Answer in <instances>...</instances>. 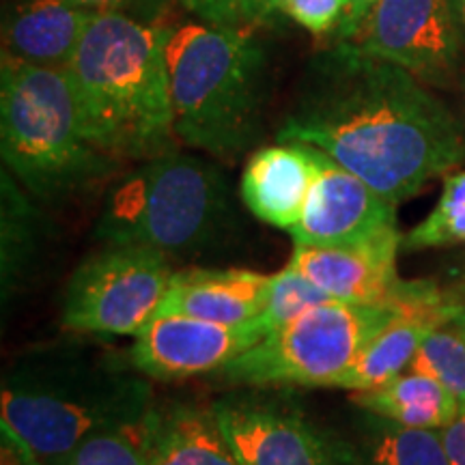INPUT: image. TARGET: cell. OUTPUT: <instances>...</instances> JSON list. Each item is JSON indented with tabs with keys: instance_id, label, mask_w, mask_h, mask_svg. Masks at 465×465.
Instances as JSON below:
<instances>
[{
	"instance_id": "cell-1",
	"label": "cell",
	"mask_w": 465,
	"mask_h": 465,
	"mask_svg": "<svg viewBox=\"0 0 465 465\" xmlns=\"http://www.w3.org/2000/svg\"><path fill=\"white\" fill-rule=\"evenodd\" d=\"M276 138L317 147L394 205L465 164L457 113L414 74L351 42L319 52Z\"/></svg>"
},
{
	"instance_id": "cell-2",
	"label": "cell",
	"mask_w": 465,
	"mask_h": 465,
	"mask_svg": "<svg viewBox=\"0 0 465 465\" xmlns=\"http://www.w3.org/2000/svg\"><path fill=\"white\" fill-rule=\"evenodd\" d=\"M153 388L95 342H52L14 360L3 380V435L25 465H58L104 429L141 420Z\"/></svg>"
},
{
	"instance_id": "cell-3",
	"label": "cell",
	"mask_w": 465,
	"mask_h": 465,
	"mask_svg": "<svg viewBox=\"0 0 465 465\" xmlns=\"http://www.w3.org/2000/svg\"><path fill=\"white\" fill-rule=\"evenodd\" d=\"M86 136L114 162L174 151L166 28L97 11L67 65Z\"/></svg>"
},
{
	"instance_id": "cell-4",
	"label": "cell",
	"mask_w": 465,
	"mask_h": 465,
	"mask_svg": "<svg viewBox=\"0 0 465 465\" xmlns=\"http://www.w3.org/2000/svg\"><path fill=\"white\" fill-rule=\"evenodd\" d=\"M177 141L232 160L261 136L265 54L246 33L205 22L166 28Z\"/></svg>"
},
{
	"instance_id": "cell-5",
	"label": "cell",
	"mask_w": 465,
	"mask_h": 465,
	"mask_svg": "<svg viewBox=\"0 0 465 465\" xmlns=\"http://www.w3.org/2000/svg\"><path fill=\"white\" fill-rule=\"evenodd\" d=\"M0 149L17 183L48 203L72 199L116 166L86 136L65 69L7 56L0 67Z\"/></svg>"
},
{
	"instance_id": "cell-6",
	"label": "cell",
	"mask_w": 465,
	"mask_h": 465,
	"mask_svg": "<svg viewBox=\"0 0 465 465\" xmlns=\"http://www.w3.org/2000/svg\"><path fill=\"white\" fill-rule=\"evenodd\" d=\"M232 196L213 162L177 149L138 162L110 185L95 223L102 243H134L166 257H194L232 226Z\"/></svg>"
},
{
	"instance_id": "cell-7",
	"label": "cell",
	"mask_w": 465,
	"mask_h": 465,
	"mask_svg": "<svg viewBox=\"0 0 465 465\" xmlns=\"http://www.w3.org/2000/svg\"><path fill=\"white\" fill-rule=\"evenodd\" d=\"M403 311L435 308L325 302L267 334L220 373L232 386L330 388Z\"/></svg>"
},
{
	"instance_id": "cell-8",
	"label": "cell",
	"mask_w": 465,
	"mask_h": 465,
	"mask_svg": "<svg viewBox=\"0 0 465 465\" xmlns=\"http://www.w3.org/2000/svg\"><path fill=\"white\" fill-rule=\"evenodd\" d=\"M168 259L153 248L104 243L69 276L63 328L93 336H136L158 312L173 281Z\"/></svg>"
},
{
	"instance_id": "cell-9",
	"label": "cell",
	"mask_w": 465,
	"mask_h": 465,
	"mask_svg": "<svg viewBox=\"0 0 465 465\" xmlns=\"http://www.w3.org/2000/svg\"><path fill=\"white\" fill-rule=\"evenodd\" d=\"M212 411L240 465H360L353 440L267 388L242 386L213 401Z\"/></svg>"
},
{
	"instance_id": "cell-10",
	"label": "cell",
	"mask_w": 465,
	"mask_h": 465,
	"mask_svg": "<svg viewBox=\"0 0 465 465\" xmlns=\"http://www.w3.org/2000/svg\"><path fill=\"white\" fill-rule=\"evenodd\" d=\"M403 235L392 229L375 240L349 246L295 243L289 267L304 274L332 300L349 304L440 308L449 304L444 287L433 281H403L397 254Z\"/></svg>"
},
{
	"instance_id": "cell-11",
	"label": "cell",
	"mask_w": 465,
	"mask_h": 465,
	"mask_svg": "<svg viewBox=\"0 0 465 465\" xmlns=\"http://www.w3.org/2000/svg\"><path fill=\"white\" fill-rule=\"evenodd\" d=\"M431 86L461 80L465 45L450 0H380L351 42Z\"/></svg>"
},
{
	"instance_id": "cell-12",
	"label": "cell",
	"mask_w": 465,
	"mask_h": 465,
	"mask_svg": "<svg viewBox=\"0 0 465 465\" xmlns=\"http://www.w3.org/2000/svg\"><path fill=\"white\" fill-rule=\"evenodd\" d=\"M261 339H265V332L254 319L223 325L166 315L153 317L134 336L127 358L138 373L151 380H185L223 371Z\"/></svg>"
},
{
	"instance_id": "cell-13",
	"label": "cell",
	"mask_w": 465,
	"mask_h": 465,
	"mask_svg": "<svg viewBox=\"0 0 465 465\" xmlns=\"http://www.w3.org/2000/svg\"><path fill=\"white\" fill-rule=\"evenodd\" d=\"M315 151V179L302 220L289 231L302 246H349L397 229V205L347 171L328 153Z\"/></svg>"
},
{
	"instance_id": "cell-14",
	"label": "cell",
	"mask_w": 465,
	"mask_h": 465,
	"mask_svg": "<svg viewBox=\"0 0 465 465\" xmlns=\"http://www.w3.org/2000/svg\"><path fill=\"white\" fill-rule=\"evenodd\" d=\"M312 179L315 151L311 144L278 143L250 155L240 194L254 218L289 232L302 220Z\"/></svg>"
},
{
	"instance_id": "cell-15",
	"label": "cell",
	"mask_w": 465,
	"mask_h": 465,
	"mask_svg": "<svg viewBox=\"0 0 465 465\" xmlns=\"http://www.w3.org/2000/svg\"><path fill=\"white\" fill-rule=\"evenodd\" d=\"M272 276L252 270H192L174 272L153 317L183 315L203 322L240 325L263 311Z\"/></svg>"
},
{
	"instance_id": "cell-16",
	"label": "cell",
	"mask_w": 465,
	"mask_h": 465,
	"mask_svg": "<svg viewBox=\"0 0 465 465\" xmlns=\"http://www.w3.org/2000/svg\"><path fill=\"white\" fill-rule=\"evenodd\" d=\"M95 14L72 0H15L3 20V56L67 69Z\"/></svg>"
},
{
	"instance_id": "cell-17",
	"label": "cell",
	"mask_w": 465,
	"mask_h": 465,
	"mask_svg": "<svg viewBox=\"0 0 465 465\" xmlns=\"http://www.w3.org/2000/svg\"><path fill=\"white\" fill-rule=\"evenodd\" d=\"M455 306L450 304L435 311H403L362 349L353 364L342 371L330 388L353 392L373 391L410 371L422 341L433 328L450 322Z\"/></svg>"
},
{
	"instance_id": "cell-18",
	"label": "cell",
	"mask_w": 465,
	"mask_h": 465,
	"mask_svg": "<svg viewBox=\"0 0 465 465\" xmlns=\"http://www.w3.org/2000/svg\"><path fill=\"white\" fill-rule=\"evenodd\" d=\"M153 465H240L220 431L212 405L155 403Z\"/></svg>"
},
{
	"instance_id": "cell-19",
	"label": "cell",
	"mask_w": 465,
	"mask_h": 465,
	"mask_svg": "<svg viewBox=\"0 0 465 465\" xmlns=\"http://www.w3.org/2000/svg\"><path fill=\"white\" fill-rule=\"evenodd\" d=\"M353 405L416 429H444L459 416L452 394L431 375L405 371L373 391L353 392Z\"/></svg>"
},
{
	"instance_id": "cell-20",
	"label": "cell",
	"mask_w": 465,
	"mask_h": 465,
	"mask_svg": "<svg viewBox=\"0 0 465 465\" xmlns=\"http://www.w3.org/2000/svg\"><path fill=\"white\" fill-rule=\"evenodd\" d=\"M0 284L3 306L15 298L37 265L42 250V216L20 188L14 174L3 173V213H0Z\"/></svg>"
},
{
	"instance_id": "cell-21",
	"label": "cell",
	"mask_w": 465,
	"mask_h": 465,
	"mask_svg": "<svg viewBox=\"0 0 465 465\" xmlns=\"http://www.w3.org/2000/svg\"><path fill=\"white\" fill-rule=\"evenodd\" d=\"M353 444L360 465H450L440 431L405 427L364 410Z\"/></svg>"
},
{
	"instance_id": "cell-22",
	"label": "cell",
	"mask_w": 465,
	"mask_h": 465,
	"mask_svg": "<svg viewBox=\"0 0 465 465\" xmlns=\"http://www.w3.org/2000/svg\"><path fill=\"white\" fill-rule=\"evenodd\" d=\"M153 431L155 405L141 420L89 435L58 465H153Z\"/></svg>"
},
{
	"instance_id": "cell-23",
	"label": "cell",
	"mask_w": 465,
	"mask_h": 465,
	"mask_svg": "<svg viewBox=\"0 0 465 465\" xmlns=\"http://www.w3.org/2000/svg\"><path fill=\"white\" fill-rule=\"evenodd\" d=\"M410 371L431 375L457 401L459 414H465V332L446 322L433 328L418 349Z\"/></svg>"
},
{
	"instance_id": "cell-24",
	"label": "cell",
	"mask_w": 465,
	"mask_h": 465,
	"mask_svg": "<svg viewBox=\"0 0 465 465\" xmlns=\"http://www.w3.org/2000/svg\"><path fill=\"white\" fill-rule=\"evenodd\" d=\"M455 243H465V171L446 174L444 188L431 213L403 235L401 248L427 250Z\"/></svg>"
},
{
	"instance_id": "cell-25",
	"label": "cell",
	"mask_w": 465,
	"mask_h": 465,
	"mask_svg": "<svg viewBox=\"0 0 465 465\" xmlns=\"http://www.w3.org/2000/svg\"><path fill=\"white\" fill-rule=\"evenodd\" d=\"M325 302H332V298L319 289L315 282L308 281L304 274L287 265L284 270L272 274L265 306L254 317V322L259 323V328L267 336L281 325L293 322L295 317L304 315L306 311L322 306Z\"/></svg>"
},
{
	"instance_id": "cell-26",
	"label": "cell",
	"mask_w": 465,
	"mask_h": 465,
	"mask_svg": "<svg viewBox=\"0 0 465 465\" xmlns=\"http://www.w3.org/2000/svg\"><path fill=\"white\" fill-rule=\"evenodd\" d=\"M183 5L209 26L246 35L274 14L270 0H183Z\"/></svg>"
},
{
	"instance_id": "cell-27",
	"label": "cell",
	"mask_w": 465,
	"mask_h": 465,
	"mask_svg": "<svg viewBox=\"0 0 465 465\" xmlns=\"http://www.w3.org/2000/svg\"><path fill=\"white\" fill-rule=\"evenodd\" d=\"M345 0H289L284 14L312 35H325L339 28Z\"/></svg>"
},
{
	"instance_id": "cell-28",
	"label": "cell",
	"mask_w": 465,
	"mask_h": 465,
	"mask_svg": "<svg viewBox=\"0 0 465 465\" xmlns=\"http://www.w3.org/2000/svg\"><path fill=\"white\" fill-rule=\"evenodd\" d=\"M380 0H345L341 25L336 28V42H353L362 31L364 22L373 14Z\"/></svg>"
},
{
	"instance_id": "cell-29",
	"label": "cell",
	"mask_w": 465,
	"mask_h": 465,
	"mask_svg": "<svg viewBox=\"0 0 465 465\" xmlns=\"http://www.w3.org/2000/svg\"><path fill=\"white\" fill-rule=\"evenodd\" d=\"M450 465H465V414H459L450 424L440 429Z\"/></svg>"
},
{
	"instance_id": "cell-30",
	"label": "cell",
	"mask_w": 465,
	"mask_h": 465,
	"mask_svg": "<svg viewBox=\"0 0 465 465\" xmlns=\"http://www.w3.org/2000/svg\"><path fill=\"white\" fill-rule=\"evenodd\" d=\"M72 3L91 11H124L134 3H141V0H72Z\"/></svg>"
},
{
	"instance_id": "cell-31",
	"label": "cell",
	"mask_w": 465,
	"mask_h": 465,
	"mask_svg": "<svg viewBox=\"0 0 465 465\" xmlns=\"http://www.w3.org/2000/svg\"><path fill=\"white\" fill-rule=\"evenodd\" d=\"M444 293L450 304H465V265L452 276V281L446 284Z\"/></svg>"
},
{
	"instance_id": "cell-32",
	"label": "cell",
	"mask_w": 465,
	"mask_h": 465,
	"mask_svg": "<svg viewBox=\"0 0 465 465\" xmlns=\"http://www.w3.org/2000/svg\"><path fill=\"white\" fill-rule=\"evenodd\" d=\"M450 3H452V11H455L459 31H461L463 45H465V0H450Z\"/></svg>"
},
{
	"instance_id": "cell-33",
	"label": "cell",
	"mask_w": 465,
	"mask_h": 465,
	"mask_svg": "<svg viewBox=\"0 0 465 465\" xmlns=\"http://www.w3.org/2000/svg\"><path fill=\"white\" fill-rule=\"evenodd\" d=\"M457 86H459V113H457V116H459V121H461L463 132H465V75H461V80H459Z\"/></svg>"
},
{
	"instance_id": "cell-34",
	"label": "cell",
	"mask_w": 465,
	"mask_h": 465,
	"mask_svg": "<svg viewBox=\"0 0 465 465\" xmlns=\"http://www.w3.org/2000/svg\"><path fill=\"white\" fill-rule=\"evenodd\" d=\"M452 323H457L459 328L465 332V304H457L455 311H452V317H450Z\"/></svg>"
},
{
	"instance_id": "cell-35",
	"label": "cell",
	"mask_w": 465,
	"mask_h": 465,
	"mask_svg": "<svg viewBox=\"0 0 465 465\" xmlns=\"http://www.w3.org/2000/svg\"><path fill=\"white\" fill-rule=\"evenodd\" d=\"M287 3L289 0H270V7H272V11H284Z\"/></svg>"
}]
</instances>
